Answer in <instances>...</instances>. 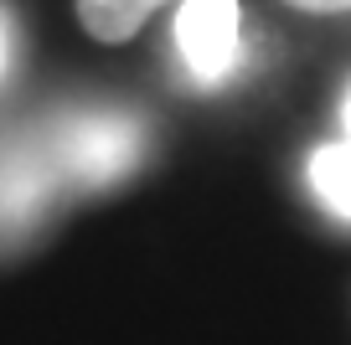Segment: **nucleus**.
<instances>
[{
	"mask_svg": "<svg viewBox=\"0 0 351 345\" xmlns=\"http://www.w3.org/2000/svg\"><path fill=\"white\" fill-rule=\"evenodd\" d=\"M176 52L197 83H228L243 62V11L238 0H181Z\"/></svg>",
	"mask_w": 351,
	"mask_h": 345,
	"instance_id": "2",
	"label": "nucleus"
},
{
	"mask_svg": "<svg viewBox=\"0 0 351 345\" xmlns=\"http://www.w3.org/2000/svg\"><path fill=\"white\" fill-rule=\"evenodd\" d=\"M310 191L320 196L326 212H336L341 222H351V140L320 144L310 155Z\"/></svg>",
	"mask_w": 351,
	"mask_h": 345,
	"instance_id": "4",
	"label": "nucleus"
},
{
	"mask_svg": "<svg viewBox=\"0 0 351 345\" xmlns=\"http://www.w3.org/2000/svg\"><path fill=\"white\" fill-rule=\"evenodd\" d=\"M155 5H165V0H77V21L99 42H130Z\"/></svg>",
	"mask_w": 351,
	"mask_h": 345,
	"instance_id": "5",
	"label": "nucleus"
},
{
	"mask_svg": "<svg viewBox=\"0 0 351 345\" xmlns=\"http://www.w3.org/2000/svg\"><path fill=\"white\" fill-rule=\"evenodd\" d=\"M300 11H315V16H336V11H351V0H289Z\"/></svg>",
	"mask_w": 351,
	"mask_h": 345,
	"instance_id": "6",
	"label": "nucleus"
},
{
	"mask_svg": "<svg viewBox=\"0 0 351 345\" xmlns=\"http://www.w3.org/2000/svg\"><path fill=\"white\" fill-rule=\"evenodd\" d=\"M0 67H5V26H0Z\"/></svg>",
	"mask_w": 351,
	"mask_h": 345,
	"instance_id": "8",
	"label": "nucleus"
},
{
	"mask_svg": "<svg viewBox=\"0 0 351 345\" xmlns=\"http://www.w3.org/2000/svg\"><path fill=\"white\" fill-rule=\"evenodd\" d=\"M341 140H351V88H346V103H341Z\"/></svg>",
	"mask_w": 351,
	"mask_h": 345,
	"instance_id": "7",
	"label": "nucleus"
},
{
	"mask_svg": "<svg viewBox=\"0 0 351 345\" xmlns=\"http://www.w3.org/2000/svg\"><path fill=\"white\" fill-rule=\"evenodd\" d=\"M57 181L52 160L36 155H0V227L5 222H32L47 201V186Z\"/></svg>",
	"mask_w": 351,
	"mask_h": 345,
	"instance_id": "3",
	"label": "nucleus"
},
{
	"mask_svg": "<svg viewBox=\"0 0 351 345\" xmlns=\"http://www.w3.org/2000/svg\"><path fill=\"white\" fill-rule=\"evenodd\" d=\"M134 155H140V124L130 114H77L52 144L57 175L77 186H109L130 175Z\"/></svg>",
	"mask_w": 351,
	"mask_h": 345,
	"instance_id": "1",
	"label": "nucleus"
}]
</instances>
